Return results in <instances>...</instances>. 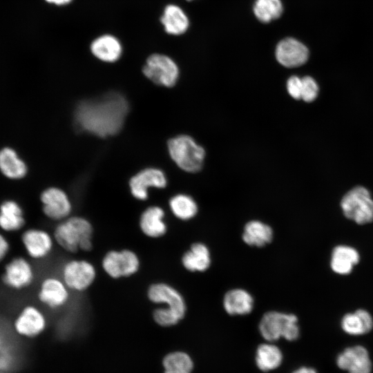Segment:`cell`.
Wrapping results in <instances>:
<instances>
[{
  "mask_svg": "<svg viewBox=\"0 0 373 373\" xmlns=\"http://www.w3.org/2000/svg\"><path fill=\"white\" fill-rule=\"evenodd\" d=\"M129 106L124 95L108 93L81 102L75 111L76 126L99 137L113 135L123 126Z\"/></svg>",
  "mask_w": 373,
  "mask_h": 373,
  "instance_id": "obj_1",
  "label": "cell"
},
{
  "mask_svg": "<svg viewBox=\"0 0 373 373\" xmlns=\"http://www.w3.org/2000/svg\"><path fill=\"white\" fill-rule=\"evenodd\" d=\"M94 228L89 220L80 216H70L59 222L53 237L62 249L68 253L90 251L93 249Z\"/></svg>",
  "mask_w": 373,
  "mask_h": 373,
  "instance_id": "obj_2",
  "label": "cell"
},
{
  "mask_svg": "<svg viewBox=\"0 0 373 373\" xmlns=\"http://www.w3.org/2000/svg\"><path fill=\"white\" fill-rule=\"evenodd\" d=\"M171 157L182 170L195 173L202 168L205 151L192 137L181 135L168 142Z\"/></svg>",
  "mask_w": 373,
  "mask_h": 373,
  "instance_id": "obj_3",
  "label": "cell"
},
{
  "mask_svg": "<svg viewBox=\"0 0 373 373\" xmlns=\"http://www.w3.org/2000/svg\"><path fill=\"white\" fill-rule=\"evenodd\" d=\"M259 331L267 341H274L280 337L292 341L296 340L300 334L296 315L276 311L268 312L262 316Z\"/></svg>",
  "mask_w": 373,
  "mask_h": 373,
  "instance_id": "obj_4",
  "label": "cell"
},
{
  "mask_svg": "<svg viewBox=\"0 0 373 373\" xmlns=\"http://www.w3.org/2000/svg\"><path fill=\"white\" fill-rule=\"evenodd\" d=\"M101 265L108 276L117 280L135 275L140 269L141 260L132 249H111L102 257Z\"/></svg>",
  "mask_w": 373,
  "mask_h": 373,
  "instance_id": "obj_5",
  "label": "cell"
},
{
  "mask_svg": "<svg viewBox=\"0 0 373 373\" xmlns=\"http://www.w3.org/2000/svg\"><path fill=\"white\" fill-rule=\"evenodd\" d=\"M344 216L358 224L373 221V199L369 191L361 186L347 192L341 201Z\"/></svg>",
  "mask_w": 373,
  "mask_h": 373,
  "instance_id": "obj_6",
  "label": "cell"
},
{
  "mask_svg": "<svg viewBox=\"0 0 373 373\" xmlns=\"http://www.w3.org/2000/svg\"><path fill=\"white\" fill-rule=\"evenodd\" d=\"M61 278L70 291L83 292L89 289L97 278L93 263L86 259H70L61 265Z\"/></svg>",
  "mask_w": 373,
  "mask_h": 373,
  "instance_id": "obj_7",
  "label": "cell"
},
{
  "mask_svg": "<svg viewBox=\"0 0 373 373\" xmlns=\"http://www.w3.org/2000/svg\"><path fill=\"white\" fill-rule=\"evenodd\" d=\"M144 75L157 85L173 86L179 76V69L175 61L162 54L150 55L143 66Z\"/></svg>",
  "mask_w": 373,
  "mask_h": 373,
  "instance_id": "obj_8",
  "label": "cell"
},
{
  "mask_svg": "<svg viewBox=\"0 0 373 373\" xmlns=\"http://www.w3.org/2000/svg\"><path fill=\"white\" fill-rule=\"evenodd\" d=\"M42 211L50 220L61 222L71 216L73 206L67 193L57 187L44 190L40 197Z\"/></svg>",
  "mask_w": 373,
  "mask_h": 373,
  "instance_id": "obj_9",
  "label": "cell"
},
{
  "mask_svg": "<svg viewBox=\"0 0 373 373\" xmlns=\"http://www.w3.org/2000/svg\"><path fill=\"white\" fill-rule=\"evenodd\" d=\"M148 300L154 304L165 305L182 318L185 316L186 307L182 295L175 287L164 282L151 283L146 289Z\"/></svg>",
  "mask_w": 373,
  "mask_h": 373,
  "instance_id": "obj_10",
  "label": "cell"
},
{
  "mask_svg": "<svg viewBox=\"0 0 373 373\" xmlns=\"http://www.w3.org/2000/svg\"><path fill=\"white\" fill-rule=\"evenodd\" d=\"M70 291L61 277L52 276L41 281L37 296L44 305L49 309H57L68 303Z\"/></svg>",
  "mask_w": 373,
  "mask_h": 373,
  "instance_id": "obj_11",
  "label": "cell"
},
{
  "mask_svg": "<svg viewBox=\"0 0 373 373\" xmlns=\"http://www.w3.org/2000/svg\"><path fill=\"white\" fill-rule=\"evenodd\" d=\"M21 241L28 255L35 260L47 258L55 243L53 235L38 228L26 230L21 236Z\"/></svg>",
  "mask_w": 373,
  "mask_h": 373,
  "instance_id": "obj_12",
  "label": "cell"
},
{
  "mask_svg": "<svg viewBox=\"0 0 373 373\" xmlns=\"http://www.w3.org/2000/svg\"><path fill=\"white\" fill-rule=\"evenodd\" d=\"M166 183V176L161 170L148 168L133 176L129 181V186L134 198L144 201L149 198L150 187L163 189Z\"/></svg>",
  "mask_w": 373,
  "mask_h": 373,
  "instance_id": "obj_13",
  "label": "cell"
},
{
  "mask_svg": "<svg viewBox=\"0 0 373 373\" xmlns=\"http://www.w3.org/2000/svg\"><path fill=\"white\" fill-rule=\"evenodd\" d=\"M308 48L300 41L292 37L280 40L275 50L278 62L287 68L298 67L305 64L309 58Z\"/></svg>",
  "mask_w": 373,
  "mask_h": 373,
  "instance_id": "obj_14",
  "label": "cell"
},
{
  "mask_svg": "<svg viewBox=\"0 0 373 373\" xmlns=\"http://www.w3.org/2000/svg\"><path fill=\"white\" fill-rule=\"evenodd\" d=\"M35 272L30 262L22 257L12 259L5 267L3 281L8 287L21 289L33 281Z\"/></svg>",
  "mask_w": 373,
  "mask_h": 373,
  "instance_id": "obj_15",
  "label": "cell"
},
{
  "mask_svg": "<svg viewBox=\"0 0 373 373\" xmlns=\"http://www.w3.org/2000/svg\"><path fill=\"white\" fill-rule=\"evenodd\" d=\"M46 325V317L43 312L35 305H27L17 315L14 327L21 336L35 337L45 329Z\"/></svg>",
  "mask_w": 373,
  "mask_h": 373,
  "instance_id": "obj_16",
  "label": "cell"
},
{
  "mask_svg": "<svg viewBox=\"0 0 373 373\" xmlns=\"http://www.w3.org/2000/svg\"><path fill=\"white\" fill-rule=\"evenodd\" d=\"M337 366L348 373H371L372 364L367 350L361 345L347 347L336 358Z\"/></svg>",
  "mask_w": 373,
  "mask_h": 373,
  "instance_id": "obj_17",
  "label": "cell"
},
{
  "mask_svg": "<svg viewBox=\"0 0 373 373\" xmlns=\"http://www.w3.org/2000/svg\"><path fill=\"white\" fill-rule=\"evenodd\" d=\"M164 210L157 205L146 208L140 214L138 221L141 232L149 238H160L167 232L164 220Z\"/></svg>",
  "mask_w": 373,
  "mask_h": 373,
  "instance_id": "obj_18",
  "label": "cell"
},
{
  "mask_svg": "<svg viewBox=\"0 0 373 373\" xmlns=\"http://www.w3.org/2000/svg\"><path fill=\"white\" fill-rule=\"evenodd\" d=\"M360 260L358 252L354 248L341 245L332 252L330 267L334 272L340 275L349 274Z\"/></svg>",
  "mask_w": 373,
  "mask_h": 373,
  "instance_id": "obj_19",
  "label": "cell"
},
{
  "mask_svg": "<svg viewBox=\"0 0 373 373\" xmlns=\"http://www.w3.org/2000/svg\"><path fill=\"white\" fill-rule=\"evenodd\" d=\"M90 50L98 59L105 62H114L120 57L122 48L115 37L104 35L93 41Z\"/></svg>",
  "mask_w": 373,
  "mask_h": 373,
  "instance_id": "obj_20",
  "label": "cell"
},
{
  "mask_svg": "<svg viewBox=\"0 0 373 373\" xmlns=\"http://www.w3.org/2000/svg\"><path fill=\"white\" fill-rule=\"evenodd\" d=\"M223 307L230 315H245L254 307L252 296L243 289H233L228 291L223 298Z\"/></svg>",
  "mask_w": 373,
  "mask_h": 373,
  "instance_id": "obj_21",
  "label": "cell"
},
{
  "mask_svg": "<svg viewBox=\"0 0 373 373\" xmlns=\"http://www.w3.org/2000/svg\"><path fill=\"white\" fill-rule=\"evenodd\" d=\"M341 326L350 335H363L372 329L373 318L367 311L359 309L345 314L341 319Z\"/></svg>",
  "mask_w": 373,
  "mask_h": 373,
  "instance_id": "obj_22",
  "label": "cell"
},
{
  "mask_svg": "<svg viewBox=\"0 0 373 373\" xmlns=\"http://www.w3.org/2000/svg\"><path fill=\"white\" fill-rule=\"evenodd\" d=\"M160 21L164 30L173 35L184 34L189 26V21L185 12L180 7L174 4L165 7Z\"/></svg>",
  "mask_w": 373,
  "mask_h": 373,
  "instance_id": "obj_23",
  "label": "cell"
},
{
  "mask_svg": "<svg viewBox=\"0 0 373 373\" xmlns=\"http://www.w3.org/2000/svg\"><path fill=\"white\" fill-rule=\"evenodd\" d=\"M183 267L190 271H204L211 264L210 252L203 243H193L182 257Z\"/></svg>",
  "mask_w": 373,
  "mask_h": 373,
  "instance_id": "obj_24",
  "label": "cell"
},
{
  "mask_svg": "<svg viewBox=\"0 0 373 373\" xmlns=\"http://www.w3.org/2000/svg\"><path fill=\"white\" fill-rule=\"evenodd\" d=\"M25 224L21 207L13 200H6L0 205V228L5 231L13 232L21 229Z\"/></svg>",
  "mask_w": 373,
  "mask_h": 373,
  "instance_id": "obj_25",
  "label": "cell"
},
{
  "mask_svg": "<svg viewBox=\"0 0 373 373\" xmlns=\"http://www.w3.org/2000/svg\"><path fill=\"white\" fill-rule=\"evenodd\" d=\"M242 237L247 245L260 247L272 240L273 230L261 221L251 220L245 224Z\"/></svg>",
  "mask_w": 373,
  "mask_h": 373,
  "instance_id": "obj_26",
  "label": "cell"
},
{
  "mask_svg": "<svg viewBox=\"0 0 373 373\" xmlns=\"http://www.w3.org/2000/svg\"><path fill=\"white\" fill-rule=\"evenodd\" d=\"M0 170L4 175L11 179L21 178L27 172L25 163L10 148H4L0 151Z\"/></svg>",
  "mask_w": 373,
  "mask_h": 373,
  "instance_id": "obj_27",
  "label": "cell"
},
{
  "mask_svg": "<svg viewBox=\"0 0 373 373\" xmlns=\"http://www.w3.org/2000/svg\"><path fill=\"white\" fill-rule=\"evenodd\" d=\"M283 360L280 350L269 343L261 344L256 351V362L258 367L264 372L273 370L280 366Z\"/></svg>",
  "mask_w": 373,
  "mask_h": 373,
  "instance_id": "obj_28",
  "label": "cell"
},
{
  "mask_svg": "<svg viewBox=\"0 0 373 373\" xmlns=\"http://www.w3.org/2000/svg\"><path fill=\"white\" fill-rule=\"evenodd\" d=\"M171 211L175 217L181 220L193 218L198 212V206L194 200L186 194H177L169 202Z\"/></svg>",
  "mask_w": 373,
  "mask_h": 373,
  "instance_id": "obj_29",
  "label": "cell"
},
{
  "mask_svg": "<svg viewBox=\"0 0 373 373\" xmlns=\"http://www.w3.org/2000/svg\"><path fill=\"white\" fill-rule=\"evenodd\" d=\"M253 11L259 21L268 23L280 17L283 6L280 0H256Z\"/></svg>",
  "mask_w": 373,
  "mask_h": 373,
  "instance_id": "obj_30",
  "label": "cell"
},
{
  "mask_svg": "<svg viewBox=\"0 0 373 373\" xmlns=\"http://www.w3.org/2000/svg\"><path fill=\"white\" fill-rule=\"evenodd\" d=\"M164 373H191L193 363L186 353L175 352L166 355L163 360Z\"/></svg>",
  "mask_w": 373,
  "mask_h": 373,
  "instance_id": "obj_31",
  "label": "cell"
},
{
  "mask_svg": "<svg viewBox=\"0 0 373 373\" xmlns=\"http://www.w3.org/2000/svg\"><path fill=\"white\" fill-rule=\"evenodd\" d=\"M153 321L160 326L171 327L178 324L182 318L174 311L165 307H159L152 312Z\"/></svg>",
  "mask_w": 373,
  "mask_h": 373,
  "instance_id": "obj_32",
  "label": "cell"
},
{
  "mask_svg": "<svg viewBox=\"0 0 373 373\" xmlns=\"http://www.w3.org/2000/svg\"><path fill=\"white\" fill-rule=\"evenodd\" d=\"M318 86L314 78L305 76L302 78L301 99L306 102H312L318 96Z\"/></svg>",
  "mask_w": 373,
  "mask_h": 373,
  "instance_id": "obj_33",
  "label": "cell"
},
{
  "mask_svg": "<svg viewBox=\"0 0 373 373\" xmlns=\"http://www.w3.org/2000/svg\"><path fill=\"white\" fill-rule=\"evenodd\" d=\"M287 89L289 94L294 99H301L302 78L294 75L287 82Z\"/></svg>",
  "mask_w": 373,
  "mask_h": 373,
  "instance_id": "obj_34",
  "label": "cell"
},
{
  "mask_svg": "<svg viewBox=\"0 0 373 373\" xmlns=\"http://www.w3.org/2000/svg\"><path fill=\"white\" fill-rule=\"evenodd\" d=\"M9 242L6 237L0 233V262L6 257L9 251Z\"/></svg>",
  "mask_w": 373,
  "mask_h": 373,
  "instance_id": "obj_35",
  "label": "cell"
},
{
  "mask_svg": "<svg viewBox=\"0 0 373 373\" xmlns=\"http://www.w3.org/2000/svg\"><path fill=\"white\" fill-rule=\"evenodd\" d=\"M293 373H317V372L312 367H302L295 370Z\"/></svg>",
  "mask_w": 373,
  "mask_h": 373,
  "instance_id": "obj_36",
  "label": "cell"
},
{
  "mask_svg": "<svg viewBox=\"0 0 373 373\" xmlns=\"http://www.w3.org/2000/svg\"><path fill=\"white\" fill-rule=\"evenodd\" d=\"M48 3H53L57 6H64L70 3L73 0H45Z\"/></svg>",
  "mask_w": 373,
  "mask_h": 373,
  "instance_id": "obj_37",
  "label": "cell"
},
{
  "mask_svg": "<svg viewBox=\"0 0 373 373\" xmlns=\"http://www.w3.org/2000/svg\"><path fill=\"white\" fill-rule=\"evenodd\" d=\"M187 1H192V0H187Z\"/></svg>",
  "mask_w": 373,
  "mask_h": 373,
  "instance_id": "obj_38",
  "label": "cell"
}]
</instances>
